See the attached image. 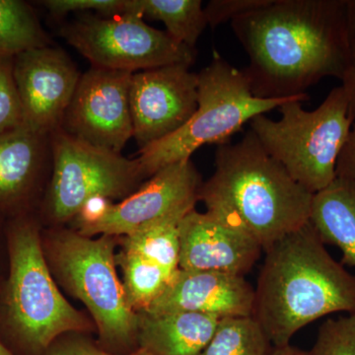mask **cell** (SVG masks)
<instances>
[{"label":"cell","mask_w":355,"mask_h":355,"mask_svg":"<svg viewBox=\"0 0 355 355\" xmlns=\"http://www.w3.org/2000/svg\"><path fill=\"white\" fill-rule=\"evenodd\" d=\"M231 26L249 57L242 71L254 97H295L327 77L342 80L352 44L345 0H272Z\"/></svg>","instance_id":"6da1fadb"},{"label":"cell","mask_w":355,"mask_h":355,"mask_svg":"<svg viewBox=\"0 0 355 355\" xmlns=\"http://www.w3.org/2000/svg\"><path fill=\"white\" fill-rule=\"evenodd\" d=\"M324 246L308 222L265 251L253 317L275 347L321 318L355 313V277Z\"/></svg>","instance_id":"7a4b0ae2"},{"label":"cell","mask_w":355,"mask_h":355,"mask_svg":"<svg viewBox=\"0 0 355 355\" xmlns=\"http://www.w3.org/2000/svg\"><path fill=\"white\" fill-rule=\"evenodd\" d=\"M312 193L296 183L251 130L218 146L216 171L198 191L207 212L241 231L265 252L309 222Z\"/></svg>","instance_id":"3957f363"},{"label":"cell","mask_w":355,"mask_h":355,"mask_svg":"<svg viewBox=\"0 0 355 355\" xmlns=\"http://www.w3.org/2000/svg\"><path fill=\"white\" fill-rule=\"evenodd\" d=\"M304 94L279 107V120L259 114L250 130L292 179L312 195L330 186L336 178V163L349 139L354 121L342 86L331 89L314 111H306Z\"/></svg>","instance_id":"277c9868"},{"label":"cell","mask_w":355,"mask_h":355,"mask_svg":"<svg viewBox=\"0 0 355 355\" xmlns=\"http://www.w3.org/2000/svg\"><path fill=\"white\" fill-rule=\"evenodd\" d=\"M36 222L19 214L8 230L10 270L4 288V315L11 331L28 347L46 350L60 336L92 328L65 300L53 282Z\"/></svg>","instance_id":"5b68a950"},{"label":"cell","mask_w":355,"mask_h":355,"mask_svg":"<svg viewBox=\"0 0 355 355\" xmlns=\"http://www.w3.org/2000/svg\"><path fill=\"white\" fill-rule=\"evenodd\" d=\"M198 74V109L191 120L167 139L139 150L137 160L144 179L166 166L190 160L193 153L205 144H228L254 116L279 109L284 103L299 97H254L244 72L216 51L211 62Z\"/></svg>","instance_id":"8992f818"},{"label":"cell","mask_w":355,"mask_h":355,"mask_svg":"<svg viewBox=\"0 0 355 355\" xmlns=\"http://www.w3.org/2000/svg\"><path fill=\"white\" fill-rule=\"evenodd\" d=\"M43 243L49 265L69 293L83 301L100 340L112 347L137 343L139 314L128 305L116 272V236L98 239L76 231H51Z\"/></svg>","instance_id":"52a82bcc"},{"label":"cell","mask_w":355,"mask_h":355,"mask_svg":"<svg viewBox=\"0 0 355 355\" xmlns=\"http://www.w3.org/2000/svg\"><path fill=\"white\" fill-rule=\"evenodd\" d=\"M50 139L53 174L43 212L55 223L73 220L91 198H125L144 180L137 158L97 148L62 130Z\"/></svg>","instance_id":"ba28073f"},{"label":"cell","mask_w":355,"mask_h":355,"mask_svg":"<svg viewBox=\"0 0 355 355\" xmlns=\"http://www.w3.org/2000/svg\"><path fill=\"white\" fill-rule=\"evenodd\" d=\"M62 36L98 69L133 74L166 65L191 67L196 60V50L147 25L139 13H84L62 28Z\"/></svg>","instance_id":"9c48e42d"},{"label":"cell","mask_w":355,"mask_h":355,"mask_svg":"<svg viewBox=\"0 0 355 355\" xmlns=\"http://www.w3.org/2000/svg\"><path fill=\"white\" fill-rule=\"evenodd\" d=\"M132 73L91 67L77 84L60 130L116 154L132 137L130 88Z\"/></svg>","instance_id":"30bf717a"},{"label":"cell","mask_w":355,"mask_h":355,"mask_svg":"<svg viewBox=\"0 0 355 355\" xmlns=\"http://www.w3.org/2000/svg\"><path fill=\"white\" fill-rule=\"evenodd\" d=\"M198 74L171 64L133 73L130 106L132 137L139 150L167 139L191 120L198 109Z\"/></svg>","instance_id":"8fae6325"},{"label":"cell","mask_w":355,"mask_h":355,"mask_svg":"<svg viewBox=\"0 0 355 355\" xmlns=\"http://www.w3.org/2000/svg\"><path fill=\"white\" fill-rule=\"evenodd\" d=\"M202 176L191 160L166 166L121 202H111L94 221L77 227L86 237L127 236L181 210L196 209Z\"/></svg>","instance_id":"7c38bea8"},{"label":"cell","mask_w":355,"mask_h":355,"mask_svg":"<svg viewBox=\"0 0 355 355\" xmlns=\"http://www.w3.org/2000/svg\"><path fill=\"white\" fill-rule=\"evenodd\" d=\"M80 76L69 55L53 46L32 49L14 57L23 127L44 135L60 130Z\"/></svg>","instance_id":"4fadbf2b"},{"label":"cell","mask_w":355,"mask_h":355,"mask_svg":"<svg viewBox=\"0 0 355 355\" xmlns=\"http://www.w3.org/2000/svg\"><path fill=\"white\" fill-rule=\"evenodd\" d=\"M179 231L181 270L245 277L263 252L253 238L196 209L184 216Z\"/></svg>","instance_id":"5bb4252c"},{"label":"cell","mask_w":355,"mask_h":355,"mask_svg":"<svg viewBox=\"0 0 355 355\" xmlns=\"http://www.w3.org/2000/svg\"><path fill=\"white\" fill-rule=\"evenodd\" d=\"M254 288L242 275L179 270L167 288L142 312H193L218 318L253 316Z\"/></svg>","instance_id":"9a60e30c"},{"label":"cell","mask_w":355,"mask_h":355,"mask_svg":"<svg viewBox=\"0 0 355 355\" xmlns=\"http://www.w3.org/2000/svg\"><path fill=\"white\" fill-rule=\"evenodd\" d=\"M50 158V135L23 125L0 135V210L27 205Z\"/></svg>","instance_id":"2e32d148"},{"label":"cell","mask_w":355,"mask_h":355,"mask_svg":"<svg viewBox=\"0 0 355 355\" xmlns=\"http://www.w3.org/2000/svg\"><path fill=\"white\" fill-rule=\"evenodd\" d=\"M137 314V343L150 355H198L220 321V318L202 313Z\"/></svg>","instance_id":"e0dca14e"},{"label":"cell","mask_w":355,"mask_h":355,"mask_svg":"<svg viewBox=\"0 0 355 355\" xmlns=\"http://www.w3.org/2000/svg\"><path fill=\"white\" fill-rule=\"evenodd\" d=\"M309 222L324 245L340 250L343 263L355 268V181L336 177L315 193Z\"/></svg>","instance_id":"ac0fdd59"},{"label":"cell","mask_w":355,"mask_h":355,"mask_svg":"<svg viewBox=\"0 0 355 355\" xmlns=\"http://www.w3.org/2000/svg\"><path fill=\"white\" fill-rule=\"evenodd\" d=\"M193 210V209H191ZM191 210H181L121 236V251L153 261L174 275L179 270L180 223Z\"/></svg>","instance_id":"d6986e66"},{"label":"cell","mask_w":355,"mask_h":355,"mask_svg":"<svg viewBox=\"0 0 355 355\" xmlns=\"http://www.w3.org/2000/svg\"><path fill=\"white\" fill-rule=\"evenodd\" d=\"M137 4L144 17L160 21L173 39L193 50L209 26L200 0H137Z\"/></svg>","instance_id":"ffe728a7"},{"label":"cell","mask_w":355,"mask_h":355,"mask_svg":"<svg viewBox=\"0 0 355 355\" xmlns=\"http://www.w3.org/2000/svg\"><path fill=\"white\" fill-rule=\"evenodd\" d=\"M49 43L31 6L21 0H0V55L14 58Z\"/></svg>","instance_id":"44dd1931"},{"label":"cell","mask_w":355,"mask_h":355,"mask_svg":"<svg viewBox=\"0 0 355 355\" xmlns=\"http://www.w3.org/2000/svg\"><path fill=\"white\" fill-rule=\"evenodd\" d=\"M116 263L123 270V286L128 305L135 312L146 311L167 288L174 275L153 261L121 251Z\"/></svg>","instance_id":"7402d4cb"},{"label":"cell","mask_w":355,"mask_h":355,"mask_svg":"<svg viewBox=\"0 0 355 355\" xmlns=\"http://www.w3.org/2000/svg\"><path fill=\"white\" fill-rule=\"evenodd\" d=\"M272 343L253 316L222 318L198 355H270Z\"/></svg>","instance_id":"603a6c76"},{"label":"cell","mask_w":355,"mask_h":355,"mask_svg":"<svg viewBox=\"0 0 355 355\" xmlns=\"http://www.w3.org/2000/svg\"><path fill=\"white\" fill-rule=\"evenodd\" d=\"M311 355H355V313L320 326Z\"/></svg>","instance_id":"cb8c5ba5"},{"label":"cell","mask_w":355,"mask_h":355,"mask_svg":"<svg viewBox=\"0 0 355 355\" xmlns=\"http://www.w3.org/2000/svg\"><path fill=\"white\" fill-rule=\"evenodd\" d=\"M13 58L0 55V135L23 125L22 108L14 83Z\"/></svg>","instance_id":"d4e9b609"},{"label":"cell","mask_w":355,"mask_h":355,"mask_svg":"<svg viewBox=\"0 0 355 355\" xmlns=\"http://www.w3.org/2000/svg\"><path fill=\"white\" fill-rule=\"evenodd\" d=\"M40 3L53 16L67 15L70 12L97 11L103 16H116L130 13L132 0H44Z\"/></svg>","instance_id":"484cf974"},{"label":"cell","mask_w":355,"mask_h":355,"mask_svg":"<svg viewBox=\"0 0 355 355\" xmlns=\"http://www.w3.org/2000/svg\"><path fill=\"white\" fill-rule=\"evenodd\" d=\"M272 0H212L205 8L209 26L216 28L243 14L268 6Z\"/></svg>","instance_id":"4316f807"},{"label":"cell","mask_w":355,"mask_h":355,"mask_svg":"<svg viewBox=\"0 0 355 355\" xmlns=\"http://www.w3.org/2000/svg\"><path fill=\"white\" fill-rule=\"evenodd\" d=\"M46 355H119L110 354L96 347L83 338L58 340L46 349ZM123 355H150L146 349L137 347L135 352Z\"/></svg>","instance_id":"83f0119b"},{"label":"cell","mask_w":355,"mask_h":355,"mask_svg":"<svg viewBox=\"0 0 355 355\" xmlns=\"http://www.w3.org/2000/svg\"><path fill=\"white\" fill-rule=\"evenodd\" d=\"M336 177L355 181V121L336 163Z\"/></svg>","instance_id":"f1b7e54d"},{"label":"cell","mask_w":355,"mask_h":355,"mask_svg":"<svg viewBox=\"0 0 355 355\" xmlns=\"http://www.w3.org/2000/svg\"><path fill=\"white\" fill-rule=\"evenodd\" d=\"M342 87L349 101V114L352 121H355V40L350 44V53L347 69L342 78Z\"/></svg>","instance_id":"f546056e"},{"label":"cell","mask_w":355,"mask_h":355,"mask_svg":"<svg viewBox=\"0 0 355 355\" xmlns=\"http://www.w3.org/2000/svg\"><path fill=\"white\" fill-rule=\"evenodd\" d=\"M345 19L350 42L355 40V0H345Z\"/></svg>","instance_id":"4dcf8cb0"},{"label":"cell","mask_w":355,"mask_h":355,"mask_svg":"<svg viewBox=\"0 0 355 355\" xmlns=\"http://www.w3.org/2000/svg\"><path fill=\"white\" fill-rule=\"evenodd\" d=\"M270 355H311V354L310 352H305V350L292 347L291 345H287L284 347H275Z\"/></svg>","instance_id":"1f68e13d"},{"label":"cell","mask_w":355,"mask_h":355,"mask_svg":"<svg viewBox=\"0 0 355 355\" xmlns=\"http://www.w3.org/2000/svg\"><path fill=\"white\" fill-rule=\"evenodd\" d=\"M0 355H14L10 350L7 349L6 345L0 342Z\"/></svg>","instance_id":"d6a6232c"}]
</instances>
